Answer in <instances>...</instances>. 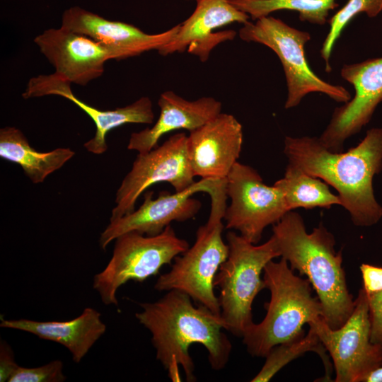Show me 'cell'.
Wrapping results in <instances>:
<instances>
[{
  "mask_svg": "<svg viewBox=\"0 0 382 382\" xmlns=\"http://www.w3.org/2000/svg\"><path fill=\"white\" fill-rule=\"evenodd\" d=\"M141 311L135 313L139 323L151 334L156 357L168 371L173 381L180 379L179 366L187 381H195V364L190 347L198 343L207 351L209 364L221 370L228 362L232 345L222 331L226 324L221 316L199 304L194 306L187 294L176 289L155 302L139 304Z\"/></svg>",
  "mask_w": 382,
  "mask_h": 382,
  "instance_id": "1",
  "label": "cell"
},
{
  "mask_svg": "<svg viewBox=\"0 0 382 382\" xmlns=\"http://www.w3.org/2000/svg\"><path fill=\"white\" fill-rule=\"evenodd\" d=\"M288 164L333 187L357 226H371L382 217L373 179L382 170V128L369 129L362 141L345 152L328 149L319 137H286Z\"/></svg>",
  "mask_w": 382,
  "mask_h": 382,
  "instance_id": "2",
  "label": "cell"
},
{
  "mask_svg": "<svg viewBox=\"0 0 382 382\" xmlns=\"http://www.w3.org/2000/svg\"><path fill=\"white\" fill-rule=\"evenodd\" d=\"M280 256L292 270L307 277L316 292L323 318L332 329L342 326L355 304L342 267V250L336 251L334 236L323 225L306 231L297 212L289 211L272 227Z\"/></svg>",
  "mask_w": 382,
  "mask_h": 382,
  "instance_id": "3",
  "label": "cell"
},
{
  "mask_svg": "<svg viewBox=\"0 0 382 382\" xmlns=\"http://www.w3.org/2000/svg\"><path fill=\"white\" fill-rule=\"evenodd\" d=\"M262 279L270 291V300L265 303L266 316L260 323H253L242 337L248 352L257 357H265L274 346L303 336L305 324L323 317L309 281L296 276L284 258L270 260Z\"/></svg>",
  "mask_w": 382,
  "mask_h": 382,
  "instance_id": "4",
  "label": "cell"
},
{
  "mask_svg": "<svg viewBox=\"0 0 382 382\" xmlns=\"http://www.w3.org/2000/svg\"><path fill=\"white\" fill-rule=\"evenodd\" d=\"M226 179L209 194L211 210L207 221L196 232L194 244L174 259L169 272L161 274L154 285L157 291L179 290L195 302L221 316L214 280L228 255V246L222 238L226 209Z\"/></svg>",
  "mask_w": 382,
  "mask_h": 382,
  "instance_id": "5",
  "label": "cell"
},
{
  "mask_svg": "<svg viewBox=\"0 0 382 382\" xmlns=\"http://www.w3.org/2000/svg\"><path fill=\"white\" fill-rule=\"evenodd\" d=\"M226 241L228 255L221 265L214 285L219 288L218 298L226 330L242 337L253 323V301L265 289L261 274L265 265L279 257L280 253L273 236L265 243L257 245L230 231Z\"/></svg>",
  "mask_w": 382,
  "mask_h": 382,
  "instance_id": "6",
  "label": "cell"
},
{
  "mask_svg": "<svg viewBox=\"0 0 382 382\" xmlns=\"http://www.w3.org/2000/svg\"><path fill=\"white\" fill-rule=\"evenodd\" d=\"M238 35L245 42L269 47L279 57L286 82V109L297 106L303 97L315 92L339 103L351 99L345 88L323 81L310 68L305 53V45L311 38L309 33L270 15L243 24Z\"/></svg>",
  "mask_w": 382,
  "mask_h": 382,
  "instance_id": "7",
  "label": "cell"
},
{
  "mask_svg": "<svg viewBox=\"0 0 382 382\" xmlns=\"http://www.w3.org/2000/svg\"><path fill=\"white\" fill-rule=\"evenodd\" d=\"M115 241L110 260L93 280V288L107 306L118 305L117 292L121 286L130 280L143 282L157 274L189 248L170 225L156 236L129 231Z\"/></svg>",
  "mask_w": 382,
  "mask_h": 382,
  "instance_id": "8",
  "label": "cell"
},
{
  "mask_svg": "<svg viewBox=\"0 0 382 382\" xmlns=\"http://www.w3.org/2000/svg\"><path fill=\"white\" fill-rule=\"evenodd\" d=\"M308 325L314 328L332 359L334 381L362 382L369 372L382 366V347L371 341L368 297L363 287L351 316L340 328H331L323 317Z\"/></svg>",
  "mask_w": 382,
  "mask_h": 382,
  "instance_id": "9",
  "label": "cell"
},
{
  "mask_svg": "<svg viewBox=\"0 0 382 382\" xmlns=\"http://www.w3.org/2000/svg\"><path fill=\"white\" fill-rule=\"evenodd\" d=\"M226 189L231 203L224 214L225 228L238 231L252 243L257 244L265 228L289 212L280 189L265 184L250 166L237 161L226 178Z\"/></svg>",
  "mask_w": 382,
  "mask_h": 382,
  "instance_id": "10",
  "label": "cell"
},
{
  "mask_svg": "<svg viewBox=\"0 0 382 382\" xmlns=\"http://www.w3.org/2000/svg\"><path fill=\"white\" fill-rule=\"evenodd\" d=\"M187 141L185 133H176L161 146L138 153L116 192V206L110 220L133 212L139 197L157 183H169L175 192L183 191L195 183L188 159Z\"/></svg>",
  "mask_w": 382,
  "mask_h": 382,
  "instance_id": "11",
  "label": "cell"
},
{
  "mask_svg": "<svg viewBox=\"0 0 382 382\" xmlns=\"http://www.w3.org/2000/svg\"><path fill=\"white\" fill-rule=\"evenodd\" d=\"M222 180L202 178L181 192L173 194L161 192L156 199H153L152 191L146 192L138 209L110 220L99 238L101 249L106 250L112 241L127 232L156 236L163 232L172 221L183 222L194 218L201 209L202 203L192 196L199 192L209 195Z\"/></svg>",
  "mask_w": 382,
  "mask_h": 382,
  "instance_id": "12",
  "label": "cell"
},
{
  "mask_svg": "<svg viewBox=\"0 0 382 382\" xmlns=\"http://www.w3.org/2000/svg\"><path fill=\"white\" fill-rule=\"evenodd\" d=\"M340 75L352 85L354 96L335 109L319 137L328 149L335 152L342 151L345 141L369 122L382 102V57L344 64Z\"/></svg>",
  "mask_w": 382,
  "mask_h": 382,
  "instance_id": "13",
  "label": "cell"
},
{
  "mask_svg": "<svg viewBox=\"0 0 382 382\" xmlns=\"http://www.w3.org/2000/svg\"><path fill=\"white\" fill-rule=\"evenodd\" d=\"M34 42L56 74L80 86L100 77L107 61L122 59L116 50L62 26L43 31Z\"/></svg>",
  "mask_w": 382,
  "mask_h": 382,
  "instance_id": "14",
  "label": "cell"
},
{
  "mask_svg": "<svg viewBox=\"0 0 382 382\" xmlns=\"http://www.w3.org/2000/svg\"><path fill=\"white\" fill-rule=\"evenodd\" d=\"M243 127L232 115L221 112L190 132L187 151L195 176L225 180L238 159Z\"/></svg>",
  "mask_w": 382,
  "mask_h": 382,
  "instance_id": "15",
  "label": "cell"
},
{
  "mask_svg": "<svg viewBox=\"0 0 382 382\" xmlns=\"http://www.w3.org/2000/svg\"><path fill=\"white\" fill-rule=\"evenodd\" d=\"M71 83L55 73L31 78L22 96L25 99L45 96H59L74 103L85 112L96 125L94 137L84 143L86 149L102 154L108 149V133L125 124H152L154 121L153 103L149 97H141L134 103L115 110H102L79 99L72 92Z\"/></svg>",
  "mask_w": 382,
  "mask_h": 382,
  "instance_id": "16",
  "label": "cell"
},
{
  "mask_svg": "<svg viewBox=\"0 0 382 382\" xmlns=\"http://www.w3.org/2000/svg\"><path fill=\"white\" fill-rule=\"evenodd\" d=\"M195 1L196 6L192 13L179 24L173 38L158 50L161 55L181 53L187 50L202 62H205L214 47L233 40L236 35L232 30L214 32L215 30L233 23L244 24L250 18L230 0Z\"/></svg>",
  "mask_w": 382,
  "mask_h": 382,
  "instance_id": "17",
  "label": "cell"
},
{
  "mask_svg": "<svg viewBox=\"0 0 382 382\" xmlns=\"http://www.w3.org/2000/svg\"><path fill=\"white\" fill-rule=\"evenodd\" d=\"M61 26L116 50L122 59L158 51L173 38L179 28L178 24L166 31L149 34L134 25L107 19L77 6L64 11Z\"/></svg>",
  "mask_w": 382,
  "mask_h": 382,
  "instance_id": "18",
  "label": "cell"
},
{
  "mask_svg": "<svg viewBox=\"0 0 382 382\" xmlns=\"http://www.w3.org/2000/svg\"><path fill=\"white\" fill-rule=\"evenodd\" d=\"M158 105V120L151 127L132 133L129 150L147 152L158 146L164 134L179 129L195 130L220 114L222 108L221 102L213 97L189 100L172 91L162 93Z\"/></svg>",
  "mask_w": 382,
  "mask_h": 382,
  "instance_id": "19",
  "label": "cell"
},
{
  "mask_svg": "<svg viewBox=\"0 0 382 382\" xmlns=\"http://www.w3.org/2000/svg\"><path fill=\"white\" fill-rule=\"evenodd\" d=\"M0 327L31 333L66 347L74 362L79 363L105 334L106 325L97 310L87 307L78 317L66 321H37L1 318Z\"/></svg>",
  "mask_w": 382,
  "mask_h": 382,
  "instance_id": "20",
  "label": "cell"
},
{
  "mask_svg": "<svg viewBox=\"0 0 382 382\" xmlns=\"http://www.w3.org/2000/svg\"><path fill=\"white\" fill-rule=\"evenodd\" d=\"M75 155L69 148H57L47 152L34 149L25 134L14 127L0 129V156L18 164L35 184L44 182Z\"/></svg>",
  "mask_w": 382,
  "mask_h": 382,
  "instance_id": "21",
  "label": "cell"
},
{
  "mask_svg": "<svg viewBox=\"0 0 382 382\" xmlns=\"http://www.w3.org/2000/svg\"><path fill=\"white\" fill-rule=\"evenodd\" d=\"M274 185L282 192L289 211L341 205L338 195L331 192L325 182L289 164L284 177Z\"/></svg>",
  "mask_w": 382,
  "mask_h": 382,
  "instance_id": "22",
  "label": "cell"
},
{
  "mask_svg": "<svg viewBox=\"0 0 382 382\" xmlns=\"http://www.w3.org/2000/svg\"><path fill=\"white\" fill-rule=\"evenodd\" d=\"M308 326L309 330L306 335L274 346L265 357L266 361L261 370L251 381H269L284 366L307 352L317 353L320 357L325 371L323 381H331L332 367L327 351L314 328Z\"/></svg>",
  "mask_w": 382,
  "mask_h": 382,
  "instance_id": "23",
  "label": "cell"
},
{
  "mask_svg": "<svg viewBox=\"0 0 382 382\" xmlns=\"http://www.w3.org/2000/svg\"><path fill=\"white\" fill-rule=\"evenodd\" d=\"M253 21L281 10L294 11L301 21L323 25L330 12L338 6L336 0H230Z\"/></svg>",
  "mask_w": 382,
  "mask_h": 382,
  "instance_id": "24",
  "label": "cell"
},
{
  "mask_svg": "<svg viewBox=\"0 0 382 382\" xmlns=\"http://www.w3.org/2000/svg\"><path fill=\"white\" fill-rule=\"evenodd\" d=\"M382 11V0H348L330 19V29L326 35L320 55L325 62V71L330 72V58L336 41L348 23L358 14L365 13L374 18Z\"/></svg>",
  "mask_w": 382,
  "mask_h": 382,
  "instance_id": "25",
  "label": "cell"
},
{
  "mask_svg": "<svg viewBox=\"0 0 382 382\" xmlns=\"http://www.w3.org/2000/svg\"><path fill=\"white\" fill-rule=\"evenodd\" d=\"M66 377L63 374V363L54 360L45 365L28 368L18 366L8 382H62Z\"/></svg>",
  "mask_w": 382,
  "mask_h": 382,
  "instance_id": "26",
  "label": "cell"
},
{
  "mask_svg": "<svg viewBox=\"0 0 382 382\" xmlns=\"http://www.w3.org/2000/svg\"><path fill=\"white\" fill-rule=\"evenodd\" d=\"M367 297L371 325V341L382 347V291Z\"/></svg>",
  "mask_w": 382,
  "mask_h": 382,
  "instance_id": "27",
  "label": "cell"
},
{
  "mask_svg": "<svg viewBox=\"0 0 382 382\" xmlns=\"http://www.w3.org/2000/svg\"><path fill=\"white\" fill-rule=\"evenodd\" d=\"M363 288L367 296L382 291V267L363 263L360 266Z\"/></svg>",
  "mask_w": 382,
  "mask_h": 382,
  "instance_id": "28",
  "label": "cell"
},
{
  "mask_svg": "<svg viewBox=\"0 0 382 382\" xmlns=\"http://www.w3.org/2000/svg\"><path fill=\"white\" fill-rule=\"evenodd\" d=\"M18 367L15 361L14 354L11 347L4 340L0 345V381H8L12 374Z\"/></svg>",
  "mask_w": 382,
  "mask_h": 382,
  "instance_id": "29",
  "label": "cell"
},
{
  "mask_svg": "<svg viewBox=\"0 0 382 382\" xmlns=\"http://www.w3.org/2000/svg\"><path fill=\"white\" fill-rule=\"evenodd\" d=\"M362 382H382V366L369 372Z\"/></svg>",
  "mask_w": 382,
  "mask_h": 382,
  "instance_id": "30",
  "label": "cell"
},
{
  "mask_svg": "<svg viewBox=\"0 0 382 382\" xmlns=\"http://www.w3.org/2000/svg\"><path fill=\"white\" fill-rule=\"evenodd\" d=\"M188 1V0H187Z\"/></svg>",
  "mask_w": 382,
  "mask_h": 382,
  "instance_id": "31",
  "label": "cell"
}]
</instances>
